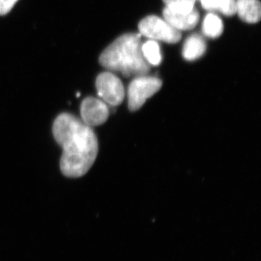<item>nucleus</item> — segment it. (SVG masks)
Here are the masks:
<instances>
[{
    "mask_svg": "<svg viewBox=\"0 0 261 261\" xmlns=\"http://www.w3.org/2000/svg\"><path fill=\"white\" fill-rule=\"evenodd\" d=\"M53 135L63 148V174L79 178L88 172L98 152L97 138L92 128L73 115L63 113L54 122Z\"/></svg>",
    "mask_w": 261,
    "mask_h": 261,
    "instance_id": "nucleus-1",
    "label": "nucleus"
},
{
    "mask_svg": "<svg viewBox=\"0 0 261 261\" xmlns=\"http://www.w3.org/2000/svg\"><path fill=\"white\" fill-rule=\"evenodd\" d=\"M140 34H126L108 46L99 57V63L106 69L125 76L145 75L150 70L142 53Z\"/></svg>",
    "mask_w": 261,
    "mask_h": 261,
    "instance_id": "nucleus-2",
    "label": "nucleus"
},
{
    "mask_svg": "<svg viewBox=\"0 0 261 261\" xmlns=\"http://www.w3.org/2000/svg\"><path fill=\"white\" fill-rule=\"evenodd\" d=\"M162 82L156 77L141 75L130 82L128 89V108L136 111L142 108L148 98L159 92Z\"/></svg>",
    "mask_w": 261,
    "mask_h": 261,
    "instance_id": "nucleus-3",
    "label": "nucleus"
},
{
    "mask_svg": "<svg viewBox=\"0 0 261 261\" xmlns=\"http://www.w3.org/2000/svg\"><path fill=\"white\" fill-rule=\"evenodd\" d=\"M140 34L151 40H159L175 44L181 39V32L173 27L166 20L159 17L151 16L144 18L139 24Z\"/></svg>",
    "mask_w": 261,
    "mask_h": 261,
    "instance_id": "nucleus-4",
    "label": "nucleus"
},
{
    "mask_svg": "<svg viewBox=\"0 0 261 261\" xmlns=\"http://www.w3.org/2000/svg\"><path fill=\"white\" fill-rule=\"evenodd\" d=\"M96 89L98 96L109 106H119L124 99V87L121 81L111 72H104L98 75Z\"/></svg>",
    "mask_w": 261,
    "mask_h": 261,
    "instance_id": "nucleus-5",
    "label": "nucleus"
},
{
    "mask_svg": "<svg viewBox=\"0 0 261 261\" xmlns=\"http://www.w3.org/2000/svg\"><path fill=\"white\" fill-rule=\"evenodd\" d=\"M82 121L87 126H100L106 123L109 117L108 105L102 99L94 97L84 99L81 106Z\"/></svg>",
    "mask_w": 261,
    "mask_h": 261,
    "instance_id": "nucleus-6",
    "label": "nucleus"
},
{
    "mask_svg": "<svg viewBox=\"0 0 261 261\" xmlns=\"http://www.w3.org/2000/svg\"><path fill=\"white\" fill-rule=\"evenodd\" d=\"M163 16L166 21L179 32L195 28L200 20V14L195 8L188 13L173 12L166 8L163 10Z\"/></svg>",
    "mask_w": 261,
    "mask_h": 261,
    "instance_id": "nucleus-7",
    "label": "nucleus"
},
{
    "mask_svg": "<svg viewBox=\"0 0 261 261\" xmlns=\"http://www.w3.org/2000/svg\"><path fill=\"white\" fill-rule=\"evenodd\" d=\"M237 13L248 23H257L261 18V5L259 0H238Z\"/></svg>",
    "mask_w": 261,
    "mask_h": 261,
    "instance_id": "nucleus-8",
    "label": "nucleus"
},
{
    "mask_svg": "<svg viewBox=\"0 0 261 261\" xmlns=\"http://www.w3.org/2000/svg\"><path fill=\"white\" fill-rule=\"evenodd\" d=\"M206 50V43L198 34H193L187 38L184 44L182 56L187 61H193L203 56Z\"/></svg>",
    "mask_w": 261,
    "mask_h": 261,
    "instance_id": "nucleus-9",
    "label": "nucleus"
},
{
    "mask_svg": "<svg viewBox=\"0 0 261 261\" xmlns=\"http://www.w3.org/2000/svg\"><path fill=\"white\" fill-rule=\"evenodd\" d=\"M204 9L207 11H218L226 16H231L237 13L235 0H200Z\"/></svg>",
    "mask_w": 261,
    "mask_h": 261,
    "instance_id": "nucleus-10",
    "label": "nucleus"
},
{
    "mask_svg": "<svg viewBox=\"0 0 261 261\" xmlns=\"http://www.w3.org/2000/svg\"><path fill=\"white\" fill-rule=\"evenodd\" d=\"M224 25L222 20L214 13H208L206 15L202 23V32L206 37L217 38L222 34Z\"/></svg>",
    "mask_w": 261,
    "mask_h": 261,
    "instance_id": "nucleus-11",
    "label": "nucleus"
},
{
    "mask_svg": "<svg viewBox=\"0 0 261 261\" xmlns=\"http://www.w3.org/2000/svg\"><path fill=\"white\" fill-rule=\"evenodd\" d=\"M142 53L146 61L151 65H159L162 61L159 44L154 40L142 44Z\"/></svg>",
    "mask_w": 261,
    "mask_h": 261,
    "instance_id": "nucleus-12",
    "label": "nucleus"
},
{
    "mask_svg": "<svg viewBox=\"0 0 261 261\" xmlns=\"http://www.w3.org/2000/svg\"><path fill=\"white\" fill-rule=\"evenodd\" d=\"M196 0H163L166 8L173 12L188 13L195 8Z\"/></svg>",
    "mask_w": 261,
    "mask_h": 261,
    "instance_id": "nucleus-13",
    "label": "nucleus"
},
{
    "mask_svg": "<svg viewBox=\"0 0 261 261\" xmlns=\"http://www.w3.org/2000/svg\"><path fill=\"white\" fill-rule=\"evenodd\" d=\"M18 0H0V15L9 13Z\"/></svg>",
    "mask_w": 261,
    "mask_h": 261,
    "instance_id": "nucleus-14",
    "label": "nucleus"
}]
</instances>
